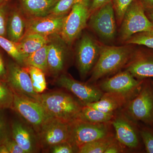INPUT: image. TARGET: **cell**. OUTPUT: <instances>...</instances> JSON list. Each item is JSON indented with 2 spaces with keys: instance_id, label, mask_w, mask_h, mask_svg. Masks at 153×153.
Here are the masks:
<instances>
[{
  "instance_id": "74e56055",
  "label": "cell",
  "mask_w": 153,
  "mask_h": 153,
  "mask_svg": "<svg viewBox=\"0 0 153 153\" xmlns=\"http://www.w3.org/2000/svg\"><path fill=\"white\" fill-rule=\"evenodd\" d=\"M111 1L112 0H93L90 7L91 14Z\"/></svg>"
},
{
  "instance_id": "484cf974",
  "label": "cell",
  "mask_w": 153,
  "mask_h": 153,
  "mask_svg": "<svg viewBox=\"0 0 153 153\" xmlns=\"http://www.w3.org/2000/svg\"><path fill=\"white\" fill-rule=\"evenodd\" d=\"M30 74L32 85L36 93H44L47 87L45 73L39 68L32 66L25 67Z\"/></svg>"
},
{
  "instance_id": "4dcf8cb0",
  "label": "cell",
  "mask_w": 153,
  "mask_h": 153,
  "mask_svg": "<svg viewBox=\"0 0 153 153\" xmlns=\"http://www.w3.org/2000/svg\"><path fill=\"white\" fill-rule=\"evenodd\" d=\"M88 0H59L50 12V15L61 16L66 15L77 3Z\"/></svg>"
},
{
  "instance_id": "7402d4cb",
  "label": "cell",
  "mask_w": 153,
  "mask_h": 153,
  "mask_svg": "<svg viewBox=\"0 0 153 153\" xmlns=\"http://www.w3.org/2000/svg\"><path fill=\"white\" fill-rule=\"evenodd\" d=\"M26 31V24L21 14L13 12L9 18L7 24V34L8 39L18 43L23 38Z\"/></svg>"
},
{
  "instance_id": "5b68a950",
  "label": "cell",
  "mask_w": 153,
  "mask_h": 153,
  "mask_svg": "<svg viewBox=\"0 0 153 153\" xmlns=\"http://www.w3.org/2000/svg\"><path fill=\"white\" fill-rule=\"evenodd\" d=\"M111 123L115 131L116 138L123 146L136 152H141L144 149L140 134V125L122 111L116 112Z\"/></svg>"
},
{
  "instance_id": "ab89813d",
  "label": "cell",
  "mask_w": 153,
  "mask_h": 153,
  "mask_svg": "<svg viewBox=\"0 0 153 153\" xmlns=\"http://www.w3.org/2000/svg\"><path fill=\"white\" fill-rule=\"evenodd\" d=\"M145 10H149L153 9V0H139Z\"/></svg>"
},
{
  "instance_id": "f1b7e54d",
  "label": "cell",
  "mask_w": 153,
  "mask_h": 153,
  "mask_svg": "<svg viewBox=\"0 0 153 153\" xmlns=\"http://www.w3.org/2000/svg\"><path fill=\"white\" fill-rule=\"evenodd\" d=\"M126 44L143 45L153 49V30L137 33L129 38Z\"/></svg>"
},
{
  "instance_id": "6da1fadb",
  "label": "cell",
  "mask_w": 153,
  "mask_h": 153,
  "mask_svg": "<svg viewBox=\"0 0 153 153\" xmlns=\"http://www.w3.org/2000/svg\"><path fill=\"white\" fill-rule=\"evenodd\" d=\"M134 52L130 44L119 47L102 45L98 60L87 82L95 84L104 76L118 71L126 65Z\"/></svg>"
},
{
  "instance_id": "3957f363",
  "label": "cell",
  "mask_w": 153,
  "mask_h": 153,
  "mask_svg": "<svg viewBox=\"0 0 153 153\" xmlns=\"http://www.w3.org/2000/svg\"><path fill=\"white\" fill-rule=\"evenodd\" d=\"M121 110L132 120L153 126V85L152 80L144 79L138 93Z\"/></svg>"
},
{
  "instance_id": "60d3db41",
  "label": "cell",
  "mask_w": 153,
  "mask_h": 153,
  "mask_svg": "<svg viewBox=\"0 0 153 153\" xmlns=\"http://www.w3.org/2000/svg\"><path fill=\"white\" fill-rule=\"evenodd\" d=\"M0 153H10L7 148L4 144H0Z\"/></svg>"
},
{
  "instance_id": "836d02e7",
  "label": "cell",
  "mask_w": 153,
  "mask_h": 153,
  "mask_svg": "<svg viewBox=\"0 0 153 153\" xmlns=\"http://www.w3.org/2000/svg\"><path fill=\"white\" fill-rule=\"evenodd\" d=\"M2 143L7 147L10 153H25L15 140L10 136L5 139Z\"/></svg>"
},
{
  "instance_id": "ee69618b",
  "label": "cell",
  "mask_w": 153,
  "mask_h": 153,
  "mask_svg": "<svg viewBox=\"0 0 153 153\" xmlns=\"http://www.w3.org/2000/svg\"><path fill=\"white\" fill-rule=\"evenodd\" d=\"M152 84L153 85V80H152Z\"/></svg>"
},
{
  "instance_id": "ba28073f",
  "label": "cell",
  "mask_w": 153,
  "mask_h": 153,
  "mask_svg": "<svg viewBox=\"0 0 153 153\" xmlns=\"http://www.w3.org/2000/svg\"><path fill=\"white\" fill-rule=\"evenodd\" d=\"M89 25L100 39L109 43L116 33V19L112 1L91 14Z\"/></svg>"
},
{
  "instance_id": "ffe728a7",
  "label": "cell",
  "mask_w": 153,
  "mask_h": 153,
  "mask_svg": "<svg viewBox=\"0 0 153 153\" xmlns=\"http://www.w3.org/2000/svg\"><path fill=\"white\" fill-rule=\"evenodd\" d=\"M50 41L48 36L29 33L25 34L22 40L16 44L18 49L25 59L28 55L49 44Z\"/></svg>"
},
{
  "instance_id": "44dd1931",
  "label": "cell",
  "mask_w": 153,
  "mask_h": 153,
  "mask_svg": "<svg viewBox=\"0 0 153 153\" xmlns=\"http://www.w3.org/2000/svg\"><path fill=\"white\" fill-rule=\"evenodd\" d=\"M59 0H22L25 10L34 17L47 16Z\"/></svg>"
},
{
  "instance_id": "b9f144b4",
  "label": "cell",
  "mask_w": 153,
  "mask_h": 153,
  "mask_svg": "<svg viewBox=\"0 0 153 153\" xmlns=\"http://www.w3.org/2000/svg\"><path fill=\"white\" fill-rule=\"evenodd\" d=\"M148 11H149V13L148 14L149 19H150L151 22H152L153 23V9Z\"/></svg>"
},
{
  "instance_id": "7a4b0ae2",
  "label": "cell",
  "mask_w": 153,
  "mask_h": 153,
  "mask_svg": "<svg viewBox=\"0 0 153 153\" xmlns=\"http://www.w3.org/2000/svg\"><path fill=\"white\" fill-rule=\"evenodd\" d=\"M40 102L49 117L69 123L77 119L84 105L70 92L61 90L41 94Z\"/></svg>"
},
{
  "instance_id": "9c48e42d",
  "label": "cell",
  "mask_w": 153,
  "mask_h": 153,
  "mask_svg": "<svg viewBox=\"0 0 153 153\" xmlns=\"http://www.w3.org/2000/svg\"><path fill=\"white\" fill-rule=\"evenodd\" d=\"M69 123L55 117H49L37 133L41 149L48 152L52 147L67 142Z\"/></svg>"
},
{
  "instance_id": "f546056e",
  "label": "cell",
  "mask_w": 153,
  "mask_h": 153,
  "mask_svg": "<svg viewBox=\"0 0 153 153\" xmlns=\"http://www.w3.org/2000/svg\"><path fill=\"white\" fill-rule=\"evenodd\" d=\"M140 134L146 152L153 153V126L140 125Z\"/></svg>"
},
{
  "instance_id": "ac0fdd59",
  "label": "cell",
  "mask_w": 153,
  "mask_h": 153,
  "mask_svg": "<svg viewBox=\"0 0 153 153\" xmlns=\"http://www.w3.org/2000/svg\"><path fill=\"white\" fill-rule=\"evenodd\" d=\"M12 137L25 153L38 152L41 149L37 134L31 126L15 121L12 125Z\"/></svg>"
},
{
  "instance_id": "5bb4252c",
  "label": "cell",
  "mask_w": 153,
  "mask_h": 153,
  "mask_svg": "<svg viewBox=\"0 0 153 153\" xmlns=\"http://www.w3.org/2000/svg\"><path fill=\"white\" fill-rule=\"evenodd\" d=\"M144 79H136L125 69L96 84L103 92H127L140 89Z\"/></svg>"
},
{
  "instance_id": "52a82bcc",
  "label": "cell",
  "mask_w": 153,
  "mask_h": 153,
  "mask_svg": "<svg viewBox=\"0 0 153 153\" xmlns=\"http://www.w3.org/2000/svg\"><path fill=\"white\" fill-rule=\"evenodd\" d=\"M89 0L75 4L66 16L60 33L61 38L70 45L86 27L91 15Z\"/></svg>"
},
{
  "instance_id": "30bf717a",
  "label": "cell",
  "mask_w": 153,
  "mask_h": 153,
  "mask_svg": "<svg viewBox=\"0 0 153 153\" xmlns=\"http://www.w3.org/2000/svg\"><path fill=\"white\" fill-rule=\"evenodd\" d=\"M12 108L34 129L36 134L49 117L40 102L14 93Z\"/></svg>"
},
{
  "instance_id": "d6a6232c",
  "label": "cell",
  "mask_w": 153,
  "mask_h": 153,
  "mask_svg": "<svg viewBox=\"0 0 153 153\" xmlns=\"http://www.w3.org/2000/svg\"><path fill=\"white\" fill-rule=\"evenodd\" d=\"M48 152L52 153H77L76 149L68 142L60 143L52 147Z\"/></svg>"
},
{
  "instance_id": "9a60e30c",
  "label": "cell",
  "mask_w": 153,
  "mask_h": 153,
  "mask_svg": "<svg viewBox=\"0 0 153 153\" xmlns=\"http://www.w3.org/2000/svg\"><path fill=\"white\" fill-rule=\"evenodd\" d=\"M66 15L35 17L28 21L25 34L36 33L43 36L60 34Z\"/></svg>"
},
{
  "instance_id": "e0dca14e",
  "label": "cell",
  "mask_w": 153,
  "mask_h": 153,
  "mask_svg": "<svg viewBox=\"0 0 153 153\" xmlns=\"http://www.w3.org/2000/svg\"><path fill=\"white\" fill-rule=\"evenodd\" d=\"M54 38L50 39L48 44L47 72L57 78L62 74L65 68L67 53L66 44L61 37Z\"/></svg>"
},
{
  "instance_id": "277c9868",
  "label": "cell",
  "mask_w": 153,
  "mask_h": 153,
  "mask_svg": "<svg viewBox=\"0 0 153 153\" xmlns=\"http://www.w3.org/2000/svg\"><path fill=\"white\" fill-rule=\"evenodd\" d=\"M111 122L94 123L76 119L69 123L67 142L76 149L82 145L114 135Z\"/></svg>"
},
{
  "instance_id": "8fae6325",
  "label": "cell",
  "mask_w": 153,
  "mask_h": 153,
  "mask_svg": "<svg viewBox=\"0 0 153 153\" xmlns=\"http://www.w3.org/2000/svg\"><path fill=\"white\" fill-rule=\"evenodd\" d=\"M102 45L95 39L84 34L77 45L76 61L80 76L85 78L91 72L98 60Z\"/></svg>"
},
{
  "instance_id": "1f68e13d",
  "label": "cell",
  "mask_w": 153,
  "mask_h": 153,
  "mask_svg": "<svg viewBox=\"0 0 153 153\" xmlns=\"http://www.w3.org/2000/svg\"><path fill=\"white\" fill-rule=\"evenodd\" d=\"M135 0H112L116 19L118 25H121L126 11Z\"/></svg>"
},
{
  "instance_id": "8992f818",
  "label": "cell",
  "mask_w": 153,
  "mask_h": 153,
  "mask_svg": "<svg viewBox=\"0 0 153 153\" xmlns=\"http://www.w3.org/2000/svg\"><path fill=\"white\" fill-rule=\"evenodd\" d=\"M120 37L124 42L137 33L153 30V23L145 13L140 1L135 0L126 11L121 24Z\"/></svg>"
},
{
  "instance_id": "d590c367",
  "label": "cell",
  "mask_w": 153,
  "mask_h": 153,
  "mask_svg": "<svg viewBox=\"0 0 153 153\" xmlns=\"http://www.w3.org/2000/svg\"><path fill=\"white\" fill-rule=\"evenodd\" d=\"M125 148L116 139L114 141L108 146L104 153H119L123 152Z\"/></svg>"
},
{
  "instance_id": "4316f807",
  "label": "cell",
  "mask_w": 153,
  "mask_h": 153,
  "mask_svg": "<svg viewBox=\"0 0 153 153\" xmlns=\"http://www.w3.org/2000/svg\"><path fill=\"white\" fill-rule=\"evenodd\" d=\"M0 47L20 65H25V58L19 51L16 43L0 36Z\"/></svg>"
},
{
  "instance_id": "d6986e66",
  "label": "cell",
  "mask_w": 153,
  "mask_h": 153,
  "mask_svg": "<svg viewBox=\"0 0 153 153\" xmlns=\"http://www.w3.org/2000/svg\"><path fill=\"white\" fill-rule=\"evenodd\" d=\"M125 67L126 70L137 79L153 77V53L134 52Z\"/></svg>"
},
{
  "instance_id": "7bdbcfd3",
  "label": "cell",
  "mask_w": 153,
  "mask_h": 153,
  "mask_svg": "<svg viewBox=\"0 0 153 153\" xmlns=\"http://www.w3.org/2000/svg\"><path fill=\"white\" fill-rule=\"evenodd\" d=\"M3 1V0H0V4H1V3Z\"/></svg>"
},
{
  "instance_id": "2e32d148",
  "label": "cell",
  "mask_w": 153,
  "mask_h": 153,
  "mask_svg": "<svg viewBox=\"0 0 153 153\" xmlns=\"http://www.w3.org/2000/svg\"><path fill=\"white\" fill-rule=\"evenodd\" d=\"M140 88L127 92H104L98 101L85 105L103 112L116 113L125 106Z\"/></svg>"
},
{
  "instance_id": "f35d334b",
  "label": "cell",
  "mask_w": 153,
  "mask_h": 153,
  "mask_svg": "<svg viewBox=\"0 0 153 153\" xmlns=\"http://www.w3.org/2000/svg\"><path fill=\"white\" fill-rule=\"evenodd\" d=\"M7 69L6 68L4 62L0 53V80L7 82Z\"/></svg>"
},
{
  "instance_id": "d4e9b609",
  "label": "cell",
  "mask_w": 153,
  "mask_h": 153,
  "mask_svg": "<svg viewBox=\"0 0 153 153\" xmlns=\"http://www.w3.org/2000/svg\"><path fill=\"white\" fill-rule=\"evenodd\" d=\"M115 135L105 137L82 145L77 149L79 153H104L107 148L116 140Z\"/></svg>"
},
{
  "instance_id": "4fadbf2b",
  "label": "cell",
  "mask_w": 153,
  "mask_h": 153,
  "mask_svg": "<svg viewBox=\"0 0 153 153\" xmlns=\"http://www.w3.org/2000/svg\"><path fill=\"white\" fill-rule=\"evenodd\" d=\"M7 69V82L14 93L40 102V94L34 90L30 74L25 68L17 63H11Z\"/></svg>"
},
{
  "instance_id": "603a6c76",
  "label": "cell",
  "mask_w": 153,
  "mask_h": 153,
  "mask_svg": "<svg viewBox=\"0 0 153 153\" xmlns=\"http://www.w3.org/2000/svg\"><path fill=\"white\" fill-rule=\"evenodd\" d=\"M116 113L103 112L86 105L82 106L77 119L94 123L111 122Z\"/></svg>"
},
{
  "instance_id": "7c38bea8",
  "label": "cell",
  "mask_w": 153,
  "mask_h": 153,
  "mask_svg": "<svg viewBox=\"0 0 153 153\" xmlns=\"http://www.w3.org/2000/svg\"><path fill=\"white\" fill-rule=\"evenodd\" d=\"M56 83L73 94L83 105L98 101L104 93L96 84L79 82L66 74L56 78Z\"/></svg>"
},
{
  "instance_id": "cb8c5ba5",
  "label": "cell",
  "mask_w": 153,
  "mask_h": 153,
  "mask_svg": "<svg viewBox=\"0 0 153 153\" xmlns=\"http://www.w3.org/2000/svg\"><path fill=\"white\" fill-rule=\"evenodd\" d=\"M48 44L25 57V66H34L41 69L45 73L47 72Z\"/></svg>"
},
{
  "instance_id": "8d00e7d4",
  "label": "cell",
  "mask_w": 153,
  "mask_h": 153,
  "mask_svg": "<svg viewBox=\"0 0 153 153\" xmlns=\"http://www.w3.org/2000/svg\"><path fill=\"white\" fill-rule=\"evenodd\" d=\"M7 27L5 11L3 7H0V36L5 37Z\"/></svg>"
},
{
  "instance_id": "e575fe53",
  "label": "cell",
  "mask_w": 153,
  "mask_h": 153,
  "mask_svg": "<svg viewBox=\"0 0 153 153\" xmlns=\"http://www.w3.org/2000/svg\"><path fill=\"white\" fill-rule=\"evenodd\" d=\"M2 111V110L0 109V144L2 143L3 141L7 137L10 136L5 118Z\"/></svg>"
},
{
  "instance_id": "83f0119b",
  "label": "cell",
  "mask_w": 153,
  "mask_h": 153,
  "mask_svg": "<svg viewBox=\"0 0 153 153\" xmlns=\"http://www.w3.org/2000/svg\"><path fill=\"white\" fill-rule=\"evenodd\" d=\"M14 92L6 81L0 80V109L12 108Z\"/></svg>"
}]
</instances>
